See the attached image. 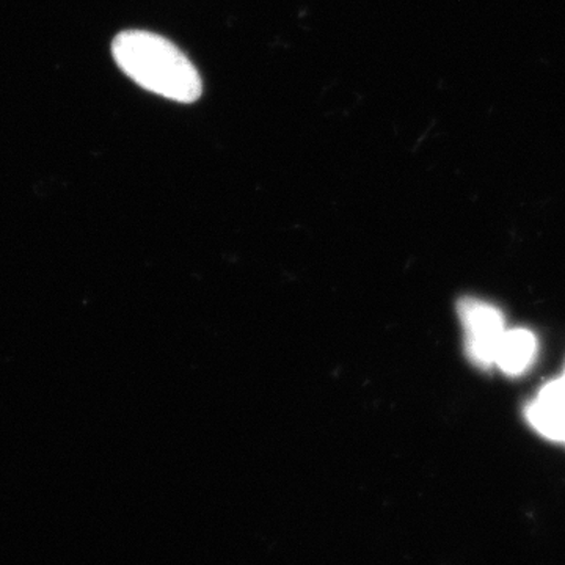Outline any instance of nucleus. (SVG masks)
Returning <instances> with one entry per match:
<instances>
[{
    "mask_svg": "<svg viewBox=\"0 0 565 565\" xmlns=\"http://www.w3.org/2000/svg\"><path fill=\"white\" fill-rule=\"evenodd\" d=\"M111 54L118 68L145 90L191 104L202 96L199 70L180 47L147 31H125L115 36Z\"/></svg>",
    "mask_w": 565,
    "mask_h": 565,
    "instance_id": "nucleus-1",
    "label": "nucleus"
},
{
    "mask_svg": "<svg viewBox=\"0 0 565 565\" xmlns=\"http://www.w3.org/2000/svg\"><path fill=\"white\" fill-rule=\"evenodd\" d=\"M457 313L462 321L468 356L478 366H492L505 333L503 315L493 305L476 299L460 300Z\"/></svg>",
    "mask_w": 565,
    "mask_h": 565,
    "instance_id": "nucleus-2",
    "label": "nucleus"
},
{
    "mask_svg": "<svg viewBox=\"0 0 565 565\" xmlns=\"http://www.w3.org/2000/svg\"><path fill=\"white\" fill-rule=\"evenodd\" d=\"M526 415L537 433L550 440L565 441V377L544 386Z\"/></svg>",
    "mask_w": 565,
    "mask_h": 565,
    "instance_id": "nucleus-3",
    "label": "nucleus"
},
{
    "mask_svg": "<svg viewBox=\"0 0 565 565\" xmlns=\"http://www.w3.org/2000/svg\"><path fill=\"white\" fill-rule=\"evenodd\" d=\"M535 351L537 343L533 333L522 329L512 330L504 333L494 364H498L505 374L520 375L533 363Z\"/></svg>",
    "mask_w": 565,
    "mask_h": 565,
    "instance_id": "nucleus-4",
    "label": "nucleus"
},
{
    "mask_svg": "<svg viewBox=\"0 0 565 565\" xmlns=\"http://www.w3.org/2000/svg\"><path fill=\"white\" fill-rule=\"evenodd\" d=\"M564 377H565V374H564Z\"/></svg>",
    "mask_w": 565,
    "mask_h": 565,
    "instance_id": "nucleus-5",
    "label": "nucleus"
}]
</instances>
